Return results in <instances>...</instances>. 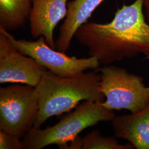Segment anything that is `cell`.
Masks as SVG:
<instances>
[{
    "instance_id": "cell-12",
    "label": "cell",
    "mask_w": 149,
    "mask_h": 149,
    "mask_svg": "<svg viewBox=\"0 0 149 149\" xmlns=\"http://www.w3.org/2000/svg\"><path fill=\"white\" fill-rule=\"evenodd\" d=\"M65 149H131V144H120L116 139L113 137H104L98 129H96L85 136H78L70 143Z\"/></svg>"
},
{
    "instance_id": "cell-8",
    "label": "cell",
    "mask_w": 149,
    "mask_h": 149,
    "mask_svg": "<svg viewBox=\"0 0 149 149\" xmlns=\"http://www.w3.org/2000/svg\"><path fill=\"white\" fill-rule=\"evenodd\" d=\"M68 0H32L29 17L32 36L45 38L48 45L56 49L54 31L68 13Z\"/></svg>"
},
{
    "instance_id": "cell-5",
    "label": "cell",
    "mask_w": 149,
    "mask_h": 149,
    "mask_svg": "<svg viewBox=\"0 0 149 149\" xmlns=\"http://www.w3.org/2000/svg\"><path fill=\"white\" fill-rule=\"evenodd\" d=\"M39 104L35 87L15 84L0 88V130L21 138L37 119Z\"/></svg>"
},
{
    "instance_id": "cell-2",
    "label": "cell",
    "mask_w": 149,
    "mask_h": 149,
    "mask_svg": "<svg viewBox=\"0 0 149 149\" xmlns=\"http://www.w3.org/2000/svg\"><path fill=\"white\" fill-rule=\"evenodd\" d=\"M100 81L101 74L95 72L63 77L45 71L35 87L39 113L33 127L40 128L49 118L70 112L82 101L102 102Z\"/></svg>"
},
{
    "instance_id": "cell-1",
    "label": "cell",
    "mask_w": 149,
    "mask_h": 149,
    "mask_svg": "<svg viewBox=\"0 0 149 149\" xmlns=\"http://www.w3.org/2000/svg\"><path fill=\"white\" fill-rule=\"evenodd\" d=\"M144 2L136 0L123 5L108 23H86L74 37L88 48L90 56L106 65L140 53L149 55V24L143 14Z\"/></svg>"
},
{
    "instance_id": "cell-6",
    "label": "cell",
    "mask_w": 149,
    "mask_h": 149,
    "mask_svg": "<svg viewBox=\"0 0 149 149\" xmlns=\"http://www.w3.org/2000/svg\"><path fill=\"white\" fill-rule=\"evenodd\" d=\"M12 45L22 54L34 59L38 64L54 74L70 77L82 74L88 70L97 69L100 63L95 57L77 58L51 48L41 36L36 41L16 39L5 28L0 26Z\"/></svg>"
},
{
    "instance_id": "cell-9",
    "label": "cell",
    "mask_w": 149,
    "mask_h": 149,
    "mask_svg": "<svg viewBox=\"0 0 149 149\" xmlns=\"http://www.w3.org/2000/svg\"><path fill=\"white\" fill-rule=\"evenodd\" d=\"M116 137L127 140L137 149H149V103L139 112L116 116L112 120Z\"/></svg>"
},
{
    "instance_id": "cell-3",
    "label": "cell",
    "mask_w": 149,
    "mask_h": 149,
    "mask_svg": "<svg viewBox=\"0 0 149 149\" xmlns=\"http://www.w3.org/2000/svg\"><path fill=\"white\" fill-rule=\"evenodd\" d=\"M115 117L102 102L85 101L53 126L44 129L33 127L22 140L24 149H42L53 144L65 149L86 128L101 122L112 121Z\"/></svg>"
},
{
    "instance_id": "cell-7",
    "label": "cell",
    "mask_w": 149,
    "mask_h": 149,
    "mask_svg": "<svg viewBox=\"0 0 149 149\" xmlns=\"http://www.w3.org/2000/svg\"><path fill=\"white\" fill-rule=\"evenodd\" d=\"M0 33V83L20 84L36 87L46 69L26 56Z\"/></svg>"
},
{
    "instance_id": "cell-13",
    "label": "cell",
    "mask_w": 149,
    "mask_h": 149,
    "mask_svg": "<svg viewBox=\"0 0 149 149\" xmlns=\"http://www.w3.org/2000/svg\"><path fill=\"white\" fill-rule=\"evenodd\" d=\"M16 135L0 130V149H24L22 141Z\"/></svg>"
},
{
    "instance_id": "cell-14",
    "label": "cell",
    "mask_w": 149,
    "mask_h": 149,
    "mask_svg": "<svg viewBox=\"0 0 149 149\" xmlns=\"http://www.w3.org/2000/svg\"><path fill=\"white\" fill-rule=\"evenodd\" d=\"M144 6L145 8L146 15L149 21V0H144Z\"/></svg>"
},
{
    "instance_id": "cell-10",
    "label": "cell",
    "mask_w": 149,
    "mask_h": 149,
    "mask_svg": "<svg viewBox=\"0 0 149 149\" xmlns=\"http://www.w3.org/2000/svg\"><path fill=\"white\" fill-rule=\"evenodd\" d=\"M104 0H73L68 3V13L59 29L56 49L65 53L80 27L87 23L93 12Z\"/></svg>"
},
{
    "instance_id": "cell-4",
    "label": "cell",
    "mask_w": 149,
    "mask_h": 149,
    "mask_svg": "<svg viewBox=\"0 0 149 149\" xmlns=\"http://www.w3.org/2000/svg\"><path fill=\"white\" fill-rule=\"evenodd\" d=\"M97 71L101 73L100 89L106 98L102 104L107 109L135 113L149 104V87L145 86L141 77L114 66L106 65Z\"/></svg>"
},
{
    "instance_id": "cell-11",
    "label": "cell",
    "mask_w": 149,
    "mask_h": 149,
    "mask_svg": "<svg viewBox=\"0 0 149 149\" xmlns=\"http://www.w3.org/2000/svg\"><path fill=\"white\" fill-rule=\"evenodd\" d=\"M32 6V0H0V26L7 31L23 27Z\"/></svg>"
}]
</instances>
